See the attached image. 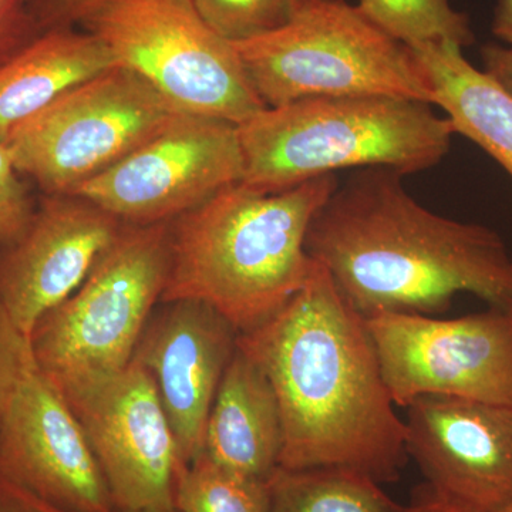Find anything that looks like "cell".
Wrapping results in <instances>:
<instances>
[{
  "mask_svg": "<svg viewBox=\"0 0 512 512\" xmlns=\"http://www.w3.org/2000/svg\"><path fill=\"white\" fill-rule=\"evenodd\" d=\"M338 185L336 174L274 192L238 183L185 212L171 225L161 303H205L239 335L264 325L311 278L306 235Z\"/></svg>",
  "mask_w": 512,
  "mask_h": 512,
  "instance_id": "3957f363",
  "label": "cell"
},
{
  "mask_svg": "<svg viewBox=\"0 0 512 512\" xmlns=\"http://www.w3.org/2000/svg\"><path fill=\"white\" fill-rule=\"evenodd\" d=\"M491 30L505 46L512 47V0H498Z\"/></svg>",
  "mask_w": 512,
  "mask_h": 512,
  "instance_id": "f1b7e54d",
  "label": "cell"
},
{
  "mask_svg": "<svg viewBox=\"0 0 512 512\" xmlns=\"http://www.w3.org/2000/svg\"><path fill=\"white\" fill-rule=\"evenodd\" d=\"M234 46L266 107L342 96L433 104L412 49L346 0H302L284 28Z\"/></svg>",
  "mask_w": 512,
  "mask_h": 512,
  "instance_id": "5b68a950",
  "label": "cell"
},
{
  "mask_svg": "<svg viewBox=\"0 0 512 512\" xmlns=\"http://www.w3.org/2000/svg\"><path fill=\"white\" fill-rule=\"evenodd\" d=\"M238 346L264 370L282 427L279 467H338L377 483L400 477L406 427L396 413L366 320L315 262L309 281Z\"/></svg>",
  "mask_w": 512,
  "mask_h": 512,
  "instance_id": "6da1fadb",
  "label": "cell"
},
{
  "mask_svg": "<svg viewBox=\"0 0 512 512\" xmlns=\"http://www.w3.org/2000/svg\"><path fill=\"white\" fill-rule=\"evenodd\" d=\"M483 72L512 97V47L487 43L480 50Z\"/></svg>",
  "mask_w": 512,
  "mask_h": 512,
  "instance_id": "4316f807",
  "label": "cell"
},
{
  "mask_svg": "<svg viewBox=\"0 0 512 512\" xmlns=\"http://www.w3.org/2000/svg\"><path fill=\"white\" fill-rule=\"evenodd\" d=\"M410 49L429 83L434 106L446 113L454 133L477 144L512 178V97L453 43Z\"/></svg>",
  "mask_w": 512,
  "mask_h": 512,
  "instance_id": "ac0fdd59",
  "label": "cell"
},
{
  "mask_svg": "<svg viewBox=\"0 0 512 512\" xmlns=\"http://www.w3.org/2000/svg\"><path fill=\"white\" fill-rule=\"evenodd\" d=\"M302 0H192L202 20L237 45L284 28Z\"/></svg>",
  "mask_w": 512,
  "mask_h": 512,
  "instance_id": "7402d4cb",
  "label": "cell"
},
{
  "mask_svg": "<svg viewBox=\"0 0 512 512\" xmlns=\"http://www.w3.org/2000/svg\"><path fill=\"white\" fill-rule=\"evenodd\" d=\"M124 512H153V511H124ZM171 512H177V511H171Z\"/></svg>",
  "mask_w": 512,
  "mask_h": 512,
  "instance_id": "1f68e13d",
  "label": "cell"
},
{
  "mask_svg": "<svg viewBox=\"0 0 512 512\" xmlns=\"http://www.w3.org/2000/svg\"><path fill=\"white\" fill-rule=\"evenodd\" d=\"M244 156L238 126L178 114L119 163L80 185L74 197L124 224L177 220L215 194L241 183Z\"/></svg>",
  "mask_w": 512,
  "mask_h": 512,
  "instance_id": "8fae6325",
  "label": "cell"
},
{
  "mask_svg": "<svg viewBox=\"0 0 512 512\" xmlns=\"http://www.w3.org/2000/svg\"><path fill=\"white\" fill-rule=\"evenodd\" d=\"M29 2H32V0H29Z\"/></svg>",
  "mask_w": 512,
  "mask_h": 512,
  "instance_id": "d6a6232c",
  "label": "cell"
},
{
  "mask_svg": "<svg viewBox=\"0 0 512 512\" xmlns=\"http://www.w3.org/2000/svg\"><path fill=\"white\" fill-rule=\"evenodd\" d=\"M77 25L180 113L239 126L266 109L235 46L192 0H101Z\"/></svg>",
  "mask_w": 512,
  "mask_h": 512,
  "instance_id": "52a82bcc",
  "label": "cell"
},
{
  "mask_svg": "<svg viewBox=\"0 0 512 512\" xmlns=\"http://www.w3.org/2000/svg\"><path fill=\"white\" fill-rule=\"evenodd\" d=\"M284 427L264 370L239 346L212 403L204 454L241 476L268 480L279 467Z\"/></svg>",
  "mask_w": 512,
  "mask_h": 512,
  "instance_id": "2e32d148",
  "label": "cell"
},
{
  "mask_svg": "<svg viewBox=\"0 0 512 512\" xmlns=\"http://www.w3.org/2000/svg\"><path fill=\"white\" fill-rule=\"evenodd\" d=\"M40 32L29 0H0V63Z\"/></svg>",
  "mask_w": 512,
  "mask_h": 512,
  "instance_id": "cb8c5ba5",
  "label": "cell"
},
{
  "mask_svg": "<svg viewBox=\"0 0 512 512\" xmlns=\"http://www.w3.org/2000/svg\"><path fill=\"white\" fill-rule=\"evenodd\" d=\"M412 507L414 512H464L453 507V505L444 503L430 490L426 494L420 495Z\"/></svg>",
  "mask_w": 512,
  "mask_h": 512,
  "instance_id": "f546056e",
  "label": "cell"
},
{
  "mask_svg": "<svg viewBox=\"0 0 512 512\" xmlns=\"http://www.w3.org/2000/svg\"><path fill=\"white\" fill-rule=\"evenodd\" d=\"M56 390L76 414L117 511H174L184 464L150 373L131 360Z\"/></svg>",
  "mask_w": 512,
  "mask_h": 512,
  "instance_id": "30bf717a",
  "label": "cell"
},
{
  "mask_svg": "<svg viewBox=\"0 0 512 512\" xmlns=\"http://www.w3.org/2000/svg\"><path fill=\"white\" fill-rule=\"evenodd\" d=\"M101 0H32L30 8L40 30L76 26Z\"/></svg>",
  "mask_w": 512,
  "mask_h": 512,
  "instance_id": "d4e9b609",
  "label": "cell"
},
{
  "mask_svg": "<svg viewBox=\"0 0 512 512\" xmlns=\"http://www.w3.org/2000/svg\"><path fill=\"white\" fill-rule=\"evenodd\" d=\"M114 66L92 33L74 26L42 30L0 63V143L57 97Z\"/></svg>",
  "mask_w": 512,
  "mask_h": 512,
  "instance_id": "e0dca14e",
  "label": "cell"
},
{
  "mask_svg": "<svg viewBox=\"0 0 512 512\" xmlns=\"http://www.w3.org/2000/svg\"><path fill=\"white\" fill-rule=\"evenodd\" d=\"M399 171L355 170L316 211L306 252L363 318L434 315L458 293L512 312V258L494 229L414 200Z\"/></svg>",
  "mask_w": 512,
  "mask_h": 512,
  "instance_id": "7a4b0ae2",
  "label": "cell"
},
{
  "mask_svg": "<svg viewBox=\"0 0 512 512\" xmlns=\"http://www.w3.org/2000/svg\"><path fill=\"white\" fill-rule=\"evenodd\" d=\"M178 114L146 80L119 64L57 97L16 127L5 144L19 174L47 195H72Z\"/></svg>",
  "mask_w": 512,
  "mask_h": 512,
  "instance_id": "ba28073f",
  "label": "cell"
},
{
  "mask_svg": "<svg viewBox=\"0 0 512 512\" xmlns=\"http://www.w3.org/2000/svg\"><path fill=\"white\" fill-rule=\"evenodd\" d=\"M32 200L5 143H0V245L15 244L35 215Z\"/></svg>",
  "mask_w": 512,
  "mask_h": 512,
  "instance_id": "603a6c76",
  "label": "cell"
},
{
  "mask_svg": "<svg viewBox=\"0 0 512 512\" xmlns=\"http://www.w3.org/2000/svg\"><path fill=\"white\" fill-rule=\"evenodd\" d=\"M171 264V227L124 224L83 284L29 338L35 362L60 389L119 372L133 359Z\"/></svg>",
  "mask_w": 512,
  "mask_h": 512,
  "instance_id": "8992f818",
  "label": "cell"
},
{
  "mask_svg": "<svg viewBox=\"0 0 512 512\" xmlns=\"http://www.w3.org/2000/svg\"><path fill=\"white\" fill-rule=\"evenodd\" d=\"M503 512H512V504L510 505V507L505 508Z\"/></svg>",
  "mask_w": 512,
  "mask_h": 512,
  "instance_id": "4dcf8cb0",
  "label": "cell"
},
{
  "mask_svg": "<svg viewBox=\"0 0 512 512\" xmlns=\"http://www.w3.org/2000/svg\"><path fill=\"white\" fill-rule=\"evenodd\" d=\"M268 484L266 512H414L389 497L372 477L348 468L286 470Z\"/></svg>",
  "mask_w": 512,
  "mask_h": 512,
  "instance_id": "d6986e66",
  "label": "cell"
},
{
  "mask_svg": "<svg viewBox=\"0 0 512 512\" xmlns=\"http://www.w3.org/2000/svg\"><path fill=\"white\" fill-rule=\"evenodd\" d=\"M124 227L74 195H49L25 234L0 258V306L28 339L40 318L66 301Z\"/></svg>",
  "mask_w": 512,
  "mask_h": 512,
  "instance_id": "5bb4252c",
  "label": "cell"
},
{
  "mask_svg": "<svg viewBox=\"0 0 512 512\" xmlns=\"http://www.w3.org/2000/svg\"><path fill=\"white\" fill-rule=\"evenodd\" d=\"M0 512H69L0 478Z\"/></svg>",
  "mask_w": 512,
  "mask_h": 512,
  "instance_id": "83f0119b",
  "label": "cell"
},
{
  "mask_svg": "<svg viewBox=\"0 0 512 512\" xmlns=\"http://www.w3.org/2000/svg\"><path fill=\"white\" fill-rule=\"evenodd\" d=\"M0 478L69 512H116L69 404L35 362L29 340L0 414Z\"/></svg>",
  "mask_w": 512,
  "mask_h": 512,
  "instance_id": "7c38bea8",
  "label": "cell"
},
{
  "mask_svg": "<svg viewBox=\"0 0 512 512\" xmlns=\"http://www.w3.org/2000/svg\"><path fill=\"white\" fill-rule=\"evenodd\" d=\"M356 8L409 47L453 43L464 50L476 43L467 13L454 9L450 0H360Z\"/></svg>",
  "mask_w": 512,
  "mask_h": 512,
  "instance_id": "ffe728a7",
  "label": "cell"
},
{
  "mask_svg": "<svg viewBox=\"0 0 512 512\" xmlns=\"http://www.w3.org/2000/svg\"><path fill=\"white\" fill-rule=\"evenodd\" d=\"M26 342L28 339L23 338L18 330L13 328L8 316L0 306V414H2L10 383L15 376L20 352Z\"/></svg>",
  "mask_w": 512,
  "mask_h": 512,
  "instance_id": "484cf974",
  "label": "cell"
},
{
  "mask_svg": "<svg viewBox=\"0 0 512 512\" xmlns=\"http://www.w3.org/2000/svg\"><path fill=\"white\" fill-rule=\"evenodd\" d=\"M174 508L177 512H266L268 484L218 466L202 453L181 468Z\"/></svg>",
  "mask_w": 512,
  "mask_h": 512,
  "instance_id": "44dd1931",
  "label": "cell"
},
{
  "mask_svg": "<svg viewBox=\"0 0 512 512\" xmlns=\"http://www.w3.org/2000/svg\"><path fill=\"white\" fill-rule=\"evenodd\" d=\"M239 332L211 306L163 303L133 359L153 377L184 466L204 453L205 427Z\"/></svg>",
  "mask_w": 512,
  "mask_h": 512,
  "instance_id": "9a60e30c",
  "label": "cell"
},
{
  "mask_svg": "<svg viewBox=\"0 0 512 512\" xmlns=\"http://www.w3.org/2000/svg\"><path fill=\"white\" fill-rule=\"evenodd\" d=\"M365 320L397 407L424 396L512 407V312L457 319L383 312Z\"/></svg>",
  "mask_w": 512,
  "mask_h": 512,
  "instance_id": "9c48e42d",
  "label": "cell"
},
{
  "mask_svg": "<svg viewBox=\"0 0 512 512\" xmlns=\"http://www.w3.org/2000/svg\"><path fill=\"white\" fill-rule=\"evenodd\" d=\"M406 409V448L444 503L464 512L512 504V407L424 396Z\"/></svg>",
  "mask_w": 512,
  "mask_h": 512,
  "instance_id": "4fadbf2b",
  "label": "cell"
},
{
  "mask_svg": "<svg viewBox=\"0 0 512 512\" xmlns=\"http://www.w3.org/2000/svg\"><path fill=\"white\" fill-rule=\"evenodd\" d=\"M454 134L450 120L426 101L393 96L296 100L266 107L239 124L241 183L274 192L346 168L420 173L447 156Z\"/></svg>",
  "mask_w": 512,
  "mask_h": 512,
  "instance_id": "277c9868",
  "label": "cell"
}]
</instances>
